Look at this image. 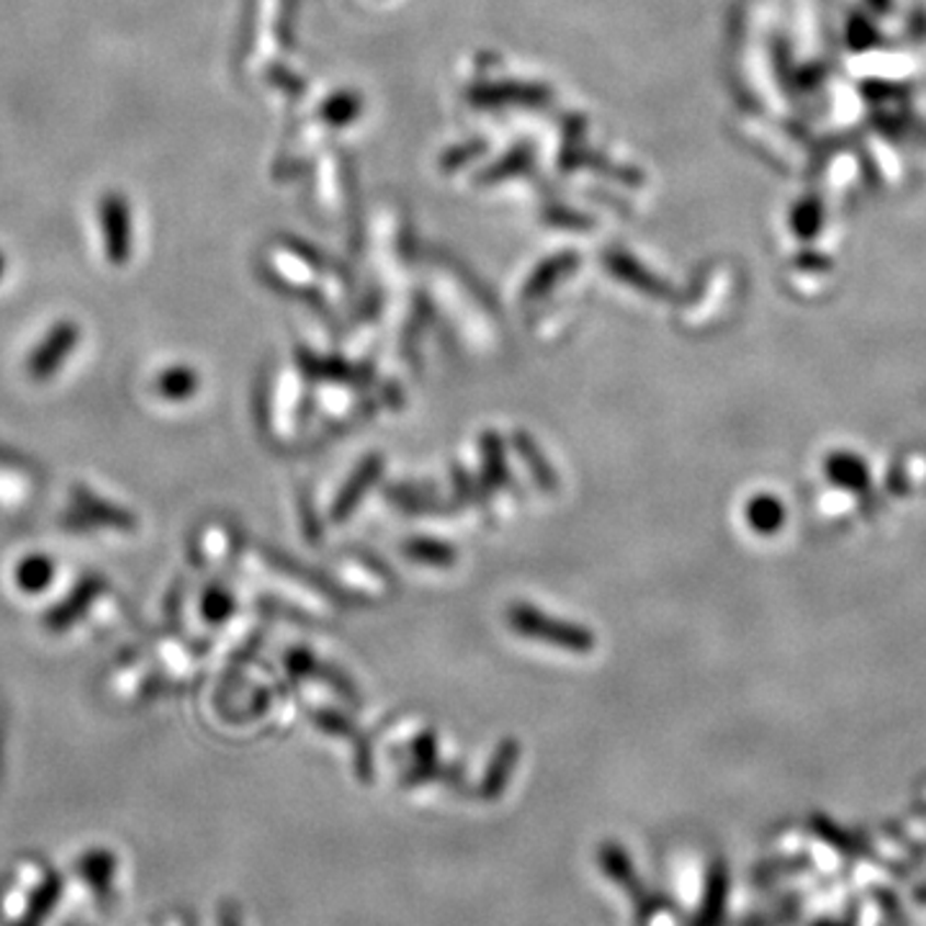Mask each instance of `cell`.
Segmentation results:
<instances>
[{
	"label": "cell",
	"mask_w": 926,
	"mask_h": 926,
	"mask_svg": "<svg viewBox=\"0 0 926 926\" xmlns=\"http://www.w3.org/2000/svg\"><path fill=\"white\" fill-rule=\"evenodd\" d=\"M80 338L78 328L72 322H59L52 328V332L44 338V343L36 347L32 361H28V370H32L34 379H49V376L57 374L59 363L72 353Z\"/></svg>",
	"instance_id": "obj_3"
},
{
	"label": "cell",
	"mask_w": 926,
	"mask_h": 926,
	"mask_svg": "<svg viewBox=\"0 0 926 926\" xmlns=\"http://www.w3.org/2000/svg\"><path fill=\"white\" fill-rule=\"evenodd\" d=\"M99 221L106 258L124 265L132 258V209L122 194H106L99 202Z\"/></svg>",
	"instance_id": "obj_1"
},
{
	"label": "cell",
	"mask_w": 926,
	"mask_h": 926,
	"mask_svg": "<svg viewBox=\"0 0 926 926\" xmlns=\"http://www.w3.org/2000/svg\"><path fill=\"white\" fill-rule=\"evenodd\" d=\"M196 389V376L191 374V368H170L158 379V391L168 399H183L194 395Z\"/></svg>",
	"instance_id": "obj_4"
},
{
	"label": "cell",
	"mask_w": 926,
	"mask_h": 926,
	"mask_svg": "<svg viewBox=\"0 0 926 926\" xmlns=\"http://www.w3.org/2000/svg\"><path fill=\"white\" fill-rule=\"evenodd\" d=\"M3 273H5V258L3 253H0V278H3Z\"/></svg>",
	"instance_id": "obj_6"
},
{
	"label": "cell",
	"mask_w": 926,
	"mask_h": 926,
	"mask_svg": "<svg viewBox=\"0 0 926 926\" xmlns=\"http://www.w3.org/2000/svg\"><path fill=\"white\" fill-rule=\"evenodd\" d=\"M16 574H19L16 582L24 590H28V592L42 590L44 584L49 582V576H52L49 561H44V559H28V561H24V564L19 567Z\"/></svg>",
	"instance_id": "obj_5"
},
{
	"label": "cell",
	"mask_w": 926,
	"mask_h": 926,
	"mask_svg": "<svg viewBox=\"0 0 926 926\" xmlns=\"http://www.w3.org/2000/svg\"><path fill=\"white\" fill-rule=\"evenodd\" d=\"M826 926H839V924H826Z\"/></svg>",
	"instance_id": "obj_7"
},
{
	"label": "cell",
	"mask_w": 926,
	"mask_h": 926,
	"mask_svg": "<svg viewBox=\"0 0 926 926\" xmlns=\"http://www.w3.org/2000/svg\"><path fill=\"white\" fill-rule=\"evenodd\" d=\"M510 620H513V626L521 633L536 636V639L556 643V647L574 651H587L592 647V636L587 631L569 624H559V620H548L546 615L530 610V607H515L510 613Z\"/></svg>",
	"instance_id": "obj_2"
}]
</instances>
